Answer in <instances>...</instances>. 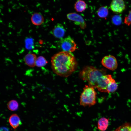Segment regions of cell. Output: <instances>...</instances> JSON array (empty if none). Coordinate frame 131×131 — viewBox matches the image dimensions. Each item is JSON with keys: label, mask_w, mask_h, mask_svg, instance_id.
<instances>
[{"label": "cell", "mask_w": 131, "mask_h": 131, "mask_svg": "<svg viewBox=\"0 0 131 131\" xmlns=\"http://www.w3.org/2000/svg\"><path fill=\"white\" fill-rule=\"evenodd\" d=\"M0 131H9V130L7 128L2 127L0 128Z\"/></svg>", "instance_id": "44dd1931"}, {"label": "cell", "mask_w": 131, "mask_h": 131, "mask_svg": "<svg viewBox=\"0 0 131 131\" xmlns=\"http://www.w3.org/2000/svg\"><path fill=\"white\" fill-rule=\"evenodd\" d=\"M97 13L99 17L101 18L106 17L108 13V11L107 8L105 6L100 7L98 9Z\"/></svg>", "instance_id": "5bb4252c"}, {"label": "cell", "mask_w": 131, "mask_h": 131, "mask_svg": "<svg viewBox=\"0 0 131 131\" xmlns=\"http://www.w3.org/2000/svg\"><path fill=\"white\" fill-rule=\"evenodd\" d=\"M86 5L85 2L82 0H77L74 5V8L76 11L79 12H82L86 8Z\"/></svg>", "instance_id": "4fadbf2b"}, {"label": "cell", "mask_w": 131, "mask_h": 131, "mask_svg": "<svg viewBox=\"0 0 131 131\" xmlns=\"http://www.w3.org/2000/svg\"><path fill=\"white\" fill-rule=\"evenodd\" d=\"M65 32V30L62 25L58 23L53 28L52 33L53 35L56 37L61 38L64 36Z\"/></svg>", "instance_id": "ba28073f"}, {"label": "cell", "mask_w": 131, "mask_h": 131, "mask_svg": "<svg viewBox=\"0 0 131 131\" xmlns=\"http://www.w3.org/2000/svg\"><path fill=\"white\" fill-rule=\"evenodd\" d=\"M101 63L104 67L111 70H115L117 67L116 59L115 57L112 55L105 56L102 58Z\"/></svg>", "instance_id": "5b68a950"}, {"label": "cell", "mask_w": 131, "mask_h": 131, "mask_svg": "<svg viewBox=\"0 0 131 131\" xmlns=\"http://www.w3.org/2000/svg\"><path fill=\"white\" fill-rule=\"evenodd\" d=\"M51 68L53 72L60 76L67 77L76 70L77 63L71 52L62 51L53 55L51 58Z\"/></svg>", "instance_id": "6da1fadb"}, {"label": "cell", "mask_w": 131, "mask_h": 131, "mask_svg": "<svg viewBox=\"0 0 131 131\" xmlns=\"http://www.w3.org/2000/svg\"><path fill=\"white\" fill-rule=\"evenodd\" d=\"M109 119L105 117H102L98 122V128L101 131H105L107 128L109 124Z\"/></svg>", "instance_id": "7c38bea8"}, {"label": "cell", "mask_w": 131, "mask_h": 131, "mask_svg": "<svg viewBox=\"0 0 131 131\" xmlns=\"http://www.w3.org/2000/svg\"><path fill=\"white\" fill-rule=\"evenodd\" d=\"M67 18L74 21L76 25H79L82 29H84L86 27L85 22L83 18L80 15L75 13H70L67 15Z\"/></svg>", "instance_id": "8992f818"}, {"label": "cell", "mask_w": 131, "mask_h": 131, "mask_svg": "<svg viewBox=\"0 0 131 131\" xmlns=\"http://www.w3.org/2000/svg\"><path fill=\"white\" fill-rule=\"evenodd\" d=\"M112 20L113 23L116 25H120L122 22L121 18L119 15H116L114 16L112 18Z\"/></svg>", "instance_id": "d6986e66"}, {"label": "cell", "mask_w": 131, "mask_h": 131, "mask_svg": "<svg viewBox=\"0 0 131 131\" xmlns=\"http://www.w3.org/2000/svg\"><path fill=\"white\" fill-rule=\"evenodd\" d=\"M97 93L94 88L89 85H86L80 96V105L83 107H90L96 103Z\"/></svg>", "instance_id": "3957f363"}, {"label": "cell", "mask_w": 131, "mask_h": 131, "mask_svg": "<svg viewBox=\"0 0 131 131\" xmlns=\"http://www.w3.org/2000/svg\"><path fill=\"white\" fill-rule=\"evenodd\" d=\"M32 23L36 25H41L44 22V19L42 15L40 13L36 12L34 13L31 17Z\"/></svg>", "instance_id": "8fae6325"}, {"label": "cell", "mask_w": 131, "mask_h": 131, "mask_svg": "<svg viewBox=\"0 0 131 131\" xmlns=\"http://www.w3.org/2000/svg\"><path fill=\"white\" fill-rule=\"evenodd\" d=\"M114 131H131V123H125L118 127Z\"/></svg>", "instance_id": "ac0fdd59"}, {"label": "cell", "mask_w": 131, "mask_h": 131, "mask_svg": "<svg viewBox=\"0 0 131 131\" xmlns=\"http://www.w3.org/2000/svg\"><path fill=\"white\" fill-rule=\"evenodd\" d=\"M48 62L43 56H40L37 57L36 61V66L38 67H41L45 66Z\"/></svg>", "instance_id": "e0dca14e"}, {"label": "cell", "mask_w": 131, "mask_h": 131, "mask_svg": "<svg viewBox=\"0 0 131 131\" xmlns=\"http://www.w3.org/2000/svg\"><path fill=\"white\" fill-rule=\"evenodd\" d=\"M124 22L128 25H130L131 24V9L128 16L125 17Z\"/></svg>", "instance_id": "ffe728a7"}, {"label": "cell", "mask_w": 131, "mask_h": 131, "mask_svg": "<svg viewBox=\"0 0 131 131\" xmlns=\"http://www.w3.org/2000/svg\"><path fill=\"white\" fill-rule=\"evenodd\" d=\"M106 71L92 66L84 67L79 73L80 78L87 82L88 85L97 88L100 91L105 92L109 82Z\"/></svg>", "instance_id": "7a4b0ae2"}, {"label": "cell", "mask_w": 131, "mask_h": 131, "mask_svg": "<svg viewBox=\"0 0 131 131\" xmlns=\"http://www.w3.org/2000/svg\"><path fill=\"white\" fill-rule=\"evenodd\" d=\"M60 41V46L63 51L71 53L77 49L76 44L70 37L63 39Z\"/></svg>", "instance_id": "277c9868"}, {"label": "cell", "mask_w": 131, "mask_h": 131, "mask_svg": "<svg viewBox=\"0 0 131 131\" xmlns=\"http://www.w3.org/2000/svg\"><path fill=\"white\" fill-rule=\"evenodd\" d=\"M110 8L113 12L120 13L125 9V5L124 1L122 0H114L111 2Z\"/></svg>", "instance_id": "52a82bcc"}, {"label": "cell", "mask_w": 131, "mask_h": 131, "mask_svg": "<svg viewBox=\"0 0 131 131\" xmlns=\"http://www.w3.org/2000/svg\"><path fill=\"white\" fill-rule=\"evenodd\" d=\"M9 122L11 126L16 129L22 124V122L19 116L17 114L11 115L9 119Z\"/></svg>", "instance_id": "9c48e42d"}, {"label": "cell", "mask_w": 131, "mask_h": 131, "mask_svg": "<svg viewBox=\"0 0 131 131\" xmlns=\"http://www.w3.org/2000/svg\"><path fill=\"white\" fill-rule=\"evenodd\" d=\"M36 55L33 53H28L26 54L24 58V61L26 64L32 67L36 66V61L37 59Z\"/></svg>", "instance_id": "30bf717a"}, {"label": "cell", "mask_w": 131, "mask_h": 131, "mask_svg": "<svg viewBox=\"0 0 131 131\" xmlns=\"http://www.w3.org/2000/svg\"><path fill=\"white\" fill-rule=\"evenodd\" d=\"M7 106L8 109L10 111H15L18 109L19 104L16 101L12 100L8 102Z\"/></svg>", "instance_id": "9a60e30c"}, {"label": "cell", "mask_w": 131, "mask_h": 131, "mask_svg": "<svg viewBox=\"0 0 131 131\" xmlns=\"http://www.w3.org/2000/svg\"><path fill=\"white\" fill-rule=\"evenodd\" d=\"M117 88L118 85L114 79L108 85L107 88V92H113L116 90Z\"/></svg>", "instance_id": "2e32d148"}]
</instances>
